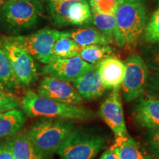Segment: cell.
Wrapping results in <instances>:
<instances>
[{
  "instance_id": "cell-27",
  "label": "cell",
  "mask_w": 159,
  "mask_h": 159,
  "mask_svg": "<svg viewBox=\"0 0 159 159\" xmlns=\"http://www.w3.org/2000/svg\"><path fill=\"white\" fill-rule=\"evenodd\" d=\"M145 143L151 158L159 159V128L148 130Z\"/></svg>"
},
{
  "instance_id": "cell-35",
  "label": "cell",
  "mask_w": 159,
  "mask_h": 159,
  "mask_svg": "<svg viewBox=\"0 0 159 159\" xmlns=\"http://www.w3.org/2000/svg\"><path fill=\"white\" fill-rule=\"evenodd\" d=\"M8 1H14V0H4V2H8Z\"/></svg>"
},
{
  "instance_id": "cell-9",
  "label": "cell",
  "mask_w": 159,
  "mask_h": 159,
  "mask_svg": "<svg viewBox=\"0 0 159 159\" xmlns=\"http://www.w3.org/2000/svg\"><path fill=\"white\" fill-rule=\"evenodd\" d=\"M125 64V71L121 87L125 101L130 102L145 93L150 71L142 56L138 54L129 55Z\"/></svg>"
},
{
  "instance_id": "cell-13",
  "label": "cell",
  "mask_w": 159,
  "mask_h": 159,
  "mask_svg": "<svg viewBox=\"0 0 159 159\" xmlns=\"http://www.w3.org/2000/svg\"><path fill=\"white\" fill-rule=\"evenodd\" d=\"M131 114L140 128L146 130L159 128V98L144 93L133 105Z\"/></svg>"
},
{
  "instance_id": "cell-2",
  "label": "cell",
  "mask_w": 159,
  "mask_h": 159,
  "mask_svg": "<svg viewBox=\"0 0 159 159\" xmlns=\"http://www.w3.org/2000/svg\"><path fill=\"white\" fill-rule=\"evenodd\" d=\"M75 128V121L61 118H39L26 134L43 159H52L63 141Z\"/></svg>"
},
{
  "instance_id": "cell-26",
  "label": "cell",
  "mask_w": 159,
  "mask_h": 159,
  "mask_svg": "<svg viewBox=\"0 0 159 159\" xmlns=\"http://www.w3.org/2000/svg\"><path fill=\"white\" fill-rule=\"evenodd\" d=\"M122 0H97L89 2L91 13H97L105 15H115L119 5Z\"/></svg>"
},
{
  "instance_id": "cell-36",
  "label": "cell",
  "mask_w": 159,
  "mask_h": 159,
  "mask_svg": "<svg viewBox=\"0 0 159 159\" xmlns=\"http://www.w3.org/2000/svg\"><path fill=\"white\" fill-rule=\"evenodd\" d=\"M94 1H97V0H89L88 2H94Z\"/></svg>"
},
{
  "instance_id": "cell-25",
  "label": "cell",
  "mask_w": 159,
  "mask_h": 159,
  "mask_svg": "<svg viewBox=\"0 0 159 159\" xmlns=\"http://www.w3.org/2000/svg\"><path fill=\"white\" fill-rule=\"evenodd\" d=\"M142 42L145 44L159 43V6L149 18Z\"/></svg>"
},
{
  "instance_id": "cell-23",
  "label": "cell",
  "mask_w": 159,
  "mask_h": 159,
  "mask_svg": "<svg viewBox=\"0 0 159 159\" xmlns=\"http://www.w3.org/2000/svg\"><path fill=\"white\" fill-rule=\"evenodd\" d=\"M92 23L97 29L102 32L106 36L110 38L114 43L116 42L118 37V32L115 15H105L92 13Z\"/></svg>"
},
{
  "instance_id": "cell-32",
  "label": "cell",
  "mask_w": 159,
  "mask_h": 159,
  "mask_svg": "<svg viewBox=\"0 0 159 159\" xmlns=\"http://www.w3.org/2000/svg\"><path fill=\"white\" fill-rule=\"evenodd\" d=\"M152 2V3L155 4L156 5L159 6V0H151Z\"/></svg>"
},
{
  "instance_id": "cell-15",
  "label": "cell",
  "mask_w": 159,
  "mask_h": 159,
  "mask_svg": "<svg viewBox=\"0 0 159 159\" xmlns=\"http://www.w3.org/2000/svg\"><path fill=\"white\" fill-rule=\"evenodd\" d=\"M72 85L83 100H95L104 95L107 89L102 84L97 66L72 81Z\"/></svg>"
},
{
  "instance_id": "cell-37",
  "label": "cell",
  "mask_w": 159,
  "mask_h": 159,
  "mask_svg": "<svg viewBox=\"0 0 159 159\" xmlns=\"http://www.w3.org/2000/svg\"><path fill=\"white\" fill-rule=\"evenodd\" d=\"M0 2H1V0H0Z\"/></svg>"
},
{
  "instance_id": "cell-4",
  "label": "cell",
  "mask_w": 159,
  "mask_h": 159,
  "mask_svg": "<svg viewBox=\"0 0 159 159\" xmlns=\"http://www.w3.org/2000/svg\"><path fill=\"white\" fill-rule=\"evenodd\" d=\"M44 8L40 0L5 2L0 7V30L16 36L40 23Z\"/></svg>"
},
{
  "instance_id": "cell-24",
  "label": "cell",
  "mask_w": 159,
  "mask_h": 159,
  "mask_svg": "<svg viewBox=\"0 0 159 159\" xmlns=\"http://www.w3.org/2000/svg\"><path fill=\"white\" fill-rule=\"evenodd\" d=\"M140 55L149 69L159 73V43L145 44L142 47Z\"/></svg>"
},
{
  "instance_id": "cell-20",
  "label": "cell",
  "mask_w": 159,
  "mask_h": 159,
  "mask_svg": "<svg viewBox=\"0 0 159 159\" xmlns=\"http://www.w3.org/2000/svg\"><path fill=\"white\" fill-rule=\"evenodd\" d=\"M19 87L13 75L8 56L0 39V90L13 94Z\"/></svg>"
},
{
  "instance_id": "cell-30",
  "label": "cell",
  "mask_w": 159,
  "mask_h": 159,
  "mask_svg": "<svg viewBox=\"0 0 159 159\" xmlns=\"http://www.w3.org/2000/svg\"><path fill=\"white\" fill-rule=\"evenodd\" d=\"M0 159H14L6 140L0 142Z\"/></svg>"
},
{
  "instance_id": "cell-21",
  "label": "cell",
  "mask_w": 159,
  "mask_h": 159,
  "mask_svg": "<svg viewBox=\"0 0 159 159\" xmlns=\"http://www.w3.org/2000/svg\"><path fill=\"white\" fill-rule=\"evenodd\" d=\"M81 47L68 35V31L55 41L52 48L54 59H66L78 56Z\"/></svg>"
},
{
  "instance_id": "cell-12",
  "label": "cell",
  "mask_w": 159,
  "mask_h": 159,
  "mask_svg": "<svg viewBox=\"0 0 159 159\" xmlns=\"http://www.w3.org/2000/svg\"><path fill=\"white\" fill-rule=\"evenodd\" d=\"M96 66L86 63L79 56L66 59H54L46 64L42 74L66 82H72L83 75L93 70Z\"/></svg>"
},
{
  "instance_id": "cell-22",
  "label": "cell",
  "mask_w": 159,
  "mask_h": 159,
  "mask_svg": "<svg viewBox=\"0 0 159 159\" xmlns=\"http://www.w3.org/2000/svg\"><path fill=\"white\" fill-rule=\"evenodd\" d=\"M114 49L109 45H91L81 47L78 56L93 66L99 64L105 58L113 55Z\"/></svg>"
},
{
  "instance_id": "cell-14",
  "label": "cell",
  "mask_w": 159,
  "mask_h": 159,
  "mask_svg": "<svg viewBox=\"0 0 159 159\" xmlns=\"http://www.w3.org/2000/svg\"><path fill=\"white\" fill-rule=\"evenodd\" d=\"M102 84L107 90L120 89L125 71V64L119 57L111 55L96 66Z\"/></svg>"
},
{
  "instance_id": "cell-17",
  "label": "cell",
  "mask_w": 159,
  "mask_h": 159,
  "mask_svg": "<svg viewBox=\"0 0 159 159\" xmlns=\"http://www.w3.org/2000/svg\"><path fill=\"white\" fill-rule=\"evenodd\" d=\"M119 159H152L134 138L129 136L115 139L111 147Z\"/></svg>"
},
{
  "instance_id": "cell-18",
  "label": "cell",
  "mask_w": 159,
  "mask_h": 159,
  "mask_svg": "<svg viewBox=\"0 0 159 159\" xmlns=\"http://www.w3.org/2000/svg\"><path fill=\"white\" fill-rule=\"evenodd\" d=\"M14 159H43L35 150L25 132L6 139Z\"/></svg>"
},
{
  "instance_id": "cell-1",
  "label": "cell",
  "mask_w": 159,
  "mask_h": 159,
  "mask_svg": "<svg viewBox=\"0 0 159 159\" xmlns=\"http://www.w3.org/2000/svg\"><path fill=\"white\" fill-rule=\"evenodd\" d=\"M118 37L115 43L132 51L142 43L149 20V12L144 1L124 2L115 13Z\"/></svg>"
},
{
  "instance_id": "cell-38",
  "label": "cell",
  "mask_w": 159,
  "mask_h": 159,
  "mask_svg": "<svg viewBox=\"0 0 159 159\" xmlns=\"http://www.w3.org/2000/svg\"><path fill=\"white\" fill-rule=\"evenodd\" d=\"M0 114H1V113H0Z\"/></svg>"
},
{
  "instance_id": "cell-33",
  "label": "cell",
  "mask_w": 159,
  "mask_h": 159,
  "mask_svg": "<svg viewBox=\"0 0 159 159\" xmlns=\"http://www.w3.org/2000/svg\"><path fill=\"white\" fill-rule=\"evenodd\" d=\"M124 2H136V1H144V0H122Z\"/></svg>"
},
{
  "instance_id": "cell-29",
  "label": "cell",
  "mask_w": 159,
  "mask_h": 159,
  "mask_svg": "<svg viewBox=\"0 0 159 159\" xmlns=\"http://www.w3.org/2000/svg\"><path fill=\"white\" fill-rule=\"evenodd\" d=\"M145 93L159 98V73L155 71L150 73Z\"/></svg>"
},
{
  "instance_id": "cell-7",
  "label": "cell",
  "mask_w": 159,
  "mask_h": 159,
  "mask_svg": "<svg viewBox=\"0 0 159 159\" xmlns=\"http://www.w3.org/2000/svg\"><path fill=\"white\" fill-rule=\"evenodd\" d=\"M1 40L19 86L27 87L34 83L39 75L35 59L11 36L3 37Z\"/></svg>"
},
{
  "instance_id": "cell-5",
  "label": "cell",
  "mask_w": 159,
  "mask_h": 159,
  "mask_svg": "<svg viewBox=\"0 0 159 159\" xmlns=\"http://www.w3.org/2000/svg\"><path fill=\"white\" fill-rule=\"evenodd\" d=\"M107 142L108 138L100 131L80 127L71 131L55 154L57 159H94Z\"/></svg>"
},
{
  "instance_id": "cell-8",
  "label": "cell",
  "mask_w": 159,
  "mask_h": 159,
  "mask_svg": "<svg viewBox=\"0 0 159 159\" xmlns=\"http://www.w3.org/2000/svg\"><path fill=\"white\" fill-rule=\"evenodd\" d=\"M64 34L65 31L46 27L28 35L11 37L35 60L47 64L53 60L52 48L55 41Z\"/></svg>"
},
{
  "instance_id": "cell-28",
  "label": "cell",
  "mask_w": 159,
  "mask_h": 159,
  "mask_svg": "<svg viewBox=\"0 0 159 159\" xmlns=\"http://www.w3.org/2000/svg\"><path fill=\"white\" fill-rule=\"evenodd\" d=\"M20 107L21 102L14 95L0 90V112H5Z\"/></svg>"
},
{
  "instance_id": "cell-19",
  "label": "cell",
  "mask_w": 159,
  "mask_h": 159,
  "mask_svg": "<svg viewBox=\"0 0 159 159\" xmlns=\"http://www.w3.org/2000/svg\"><path fill=\"white\" fill-rule=\"evenodd\" d=\"M68 35L80 47L91 45H109L114 41L94 27H85L68 31Z\"/></svg>"
},
{
  "instance_id": "cell-34",
  "label": "cell",
  "mask_w": 159,
  "mask_h": 159,
  "mask_svg": "<svg viewBox=\"0 0 159 159\" xmlns=\"http://www.w3.org/2000/svg\"><path fill=\"white\" fill-rule=\"evenodd\" d=\"M46 1H65V0H45Z\"/></svg>"
},
{
  "instance_id": "cell-11",
  "label": "cell",
  "mask_w": 159,
  "mask_h": 159,
  "mask_svg": "<svg viewBox=\"0 0 159 159\" xmlns=\"http://www.w3.org/2000/svg\"><path fill=\"white\" fill-rule=\"evenodd\" d=\"M37 94L42 97L65 104L79 105L83 102V98L73 85L47 75L40 82Z\"/></svg>"
},
{
  "instance_id": "cell-3",
  "label": "cell",
  "mask_w": 159,
  "mask_h": 159,
  "mask_svg": "<svg viewBox=\"0 0 159 159\" xmlns=\"http://www.w3.org/2000/svg\"><path fill=\"white\" fill-rule=\"evenodd\" d=\"M20 102L21 110L30 117L61 118L73 121H89L96 117L91 109L56 102L39 96L31 89L25 91Z\"/></svg>"
},
{
  "instance_id": "cell-10",
  "label": "cell",
  "mask_w": 159,
  "mask_h": 159,
  "mask_svg": "<svg viewBox=\"0 0 159 159\" xmlns=\"http://www.w3.org/2000/svg\"><path fill=\"white\" fill-rule=\"evenodd\" d=\"M120 89L111 91L100 105L98 111L99 117L109 127L115 139L129 135L125 120Z\"/></svg>"
},
{
  "instance_id": "cell-6",
  "label": "cell",
  "mask_w": 159,
  "mask_h": 159,
  "mask_svg": "<svg viewBox=\"0 0 159 159\" xmlns=\"http://www.w3.org/2000/svg\"><path fill=\"white\" fill-rule=\"evenodd\" d=\"M52 22L57 27L85 26L92 22L88 0L46 1Z\"/></svg>"
},
{
  "instance_id": "cell-16",
  "label": "cell",
  "mask_w": 159,
  "mask_h": 159,
  "mask_svg": "<svg viewBox=\"0 0 159 159\" xmlns=\"http://www.w3.org/2000/svg\"><path fill=\"white\" fill-rule=\"evenodd\" d=\"M27 116L19 108L0 114V139L9 138L21 132L25 128Z\"/></svg>"
},
{
  "instance_id": "cell-31",
  "label": "cell",
  "mask_w": 159,
  "mask_h": 159,
  "mask_svg": "<svg viewBox=\"0 0 159 159\" xmlns=\"http://www.w3.org/2000/svg\"><path fill=\"white\" fill-rule=\"evenodd\" d=\"M99 159H119L118 156L112 148H110L103 152Z\"/></svg>"
}]
</instances>
